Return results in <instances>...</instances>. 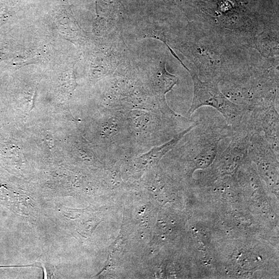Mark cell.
Listing matches in <instances>:
<instances>
[{"instance_id":"cell-1","label":"cell","mask_w":279,"mask_h":279,"mask_svg":"<svg viewBox=\"0 0 279 279\" xmlns=\"http://www.w3.org/2000/svg\"><path fill=\"white\" fill-rule=\"evenodd\" d=\"M192 78L194 93L188 114L192 116L199 108L204 106L214 108L224 118L228 125L234 132L241 128L247 108L232 102L221 91L218 79L202 81L196 72L188 70Z\"/></svg>"}]
</instances>
